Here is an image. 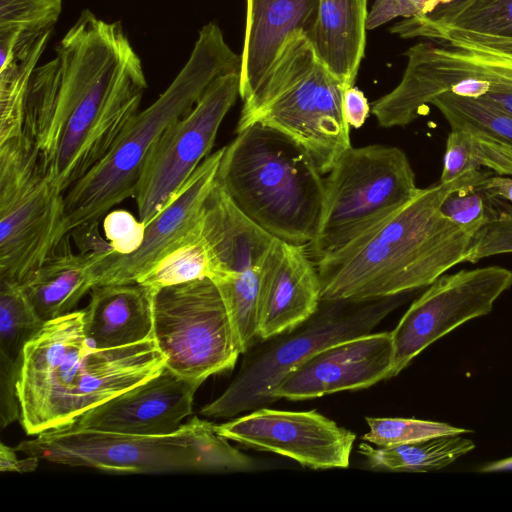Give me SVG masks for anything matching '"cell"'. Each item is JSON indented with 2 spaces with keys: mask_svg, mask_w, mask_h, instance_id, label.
<instances>
[{
  "mask_svg": "<svg viewBox=\"0 0 512 512\" xmlns=\"http://www.w3.org/2000/svg\"><path fill=\"white\" fill-rule=\"evenodd\" d=\"M403 295L367 301L321 300L308 320L245 352L234 379L200 413L228 419L272 404L276 401L273 393L287 374L330 345L372 333L400 305Z\"/></svg>",
  "mask_w": 512,
  "mask_h": 512,
  "instance_id": "cell-7",
  "label": "cell"
},
{
  "mask_svg": "<svg viewBox=\"0 0 512 512\" xmlns=\"http://www.w3.org/2000/svg\"><path fill=\"white\" fill-rule=\"evenodd\" d=\"M507 253H512V203L493 198L491 219L473 236L466 262Z\"/></svg>",
  "mask_w": 512,
  "mask_h": 512,
  "instance_id": "cell-34",
  "label": "cell"
},
{
  "mask_svg": "<svg viewBox=\"0 0 512 512\" xmlns=\"http://www.w3.org/2000/svg\"><path fill=\"white\" fill-rule=\"evenodd\" d=\"M474 447L470 439L446 435L390 447L375 448L362 442L358 452L374 470L428 472L450 465Z\"/></svg>",
  "mask_w": 512,
  "mask_h": 512,
  "instance_id": "cell-26",
  "label": "cell"
},
{
  "mask_svg": "<svg viewBox=\"0 0 512 512\" xmlns=\"http://www.w3.org/2000/svg\"><path fill=\"white\" fill-rule=\"evenodd\" d=\"M40 460L111 473L199 472L189 421L175 432L142 436L61 427L20 442L15 448Z\"/></svg>",
  "mask_w": 512,
  "mask_h": 512,
  "instance_id": "cell-13",
  "label": "cell"
},
{
  "mask_svg": "<svg viewBox=\"0 0 512 512\" xmlns=\"http://www.w3.org/2000/svg\"><path fill=\"white\" fill-rule=\"evenodd\" d=\"M240 96V72L217 77L195 105L173 122L149 150L135 193L146 226L176 197L209 155L219 127Z\"/></svg>",
  "mask_w": 512,
  "mask_h": 512,
  "instance_id": "cell-12",
  "label": "cell"
},
{
  "mask_svg": "<svg viewBox=\"0 0 512 512\" xmlns=\"http://www.w3.org/2000/svg\"><path fill=\"white\" fill-rule=\"evenodd\" d=\"M203 231L212 252L209 279L224 300L244 354L260 342V282L264 259L274 237L248 219L216 181L204 204Z\"/></svg>",
  "mask_w": 512,
  "mask_h": 512,
  "instance_id": "cell-11",
  "label": "cell"
},
{
  "mask_svg": "<svg viewBox=\"0 0 512 512\" xmlns=\"http://www.w3.org/2000/svg\"><path fill=\"white\" fill-rule=\"evenodd\" d=\"M468 174L420 188L392 216L317 262L321 299L367 301L405 294L466 262L473 236L446 218L440 205Z\"/></svg>",
  "mask_w": 512,
  "mask_h": 512,
  "instance_id": "cell-2",
  "label": "cell"
},
{
  "mask_svg": "<svg viewBox=\"0 0 512 512\" xmlns=\"http://www.w3.org/2000/svg\"><path fill=\"white\" fill-rule=\"evenodd\" d=\"M216 183L271 236L308 245L324 201V178L310 155L283 133L254 123L225 147Z\"/></svg>",
  "mask_w": 512,
  "mask_h": 512,
  "instance_id": "cell-5",
  "label": "cell"
},
{
  "mask_svg": "<svg viewBox=\"0 0 512 512\" xmlns=\"http://www.w3.org/2000/svg\"><path fill=\"white\" fill-rule=\"evenodd\" d=\"M69 236L21 284L44 323L72 312L80 299L96 286L100 263L115 253L112 249L74 253Z\"/></svg>",
  "mask_w": 512,
  "mask_h": 512,
  "instance_id": "cell-23",
  "label": "cell"
},
{
  "mask_svg": "<svg viewBox=\"0 0 512 512\" xmlns=\"http://www.w3.org/2000/svg\"><path fill=\"white\" fill-rule=\"evenodd\" d=\"M392 363L391 332L361 335L312 355L281 380L273 397L297 401L367 388L390 378Z\"/></svg>",
  "mask_w": 512,
  "mask_h": 512,
  "instance_id": "cell-16",
  "label": "cell"
},
{
  "mask_svg": "<svg viewBox=\"0 0 512 512\" xmlns=\"http://www.w3.org/2000/svg\"><path fill=\"white\" fill-rule=\"evenodd\" d=\"M434 105L450 128H466L488 136L512 149V115L479 99L444 93Z\"/></svg>",
  "mask_w": 512,
  "mask_h": 512,
  "instance_id": "cell-30",
  "label": "cell"
},
{
  "mask_svg": "<svg viewBox=\"0 0 512 512\" xmlns=\"http://www.w3.org/2000/svg\"><path fill=\"white\" fill-rule=\"evenodd\" d=\"M481 186L490 197L499 198L512 203L511 178L507 176L491 175L481 183Z\"/></svg>",
  "mask_w": 512,
  "mask_h": 512,
  "instance_id": "cell-40",
  "label": "cell"
},
{
  "mask_svg": "<svg viewBox=\"0 0 512 512\" xmlns=\"http://www.w3.org/2000/svg\"><path fill=\"white\" fill-rule=\"evenodd\" d=\"M420 188L406 153L372 144L350 147L324 178V201L314 239L306 245L316 264L386 220Z\"/></svg>",
  "mask_w": 512,
  "mask_h": 512,
  "instance_id": "cell-8",
  "label": "cell"
},
{
  "mask_svg": "<svg viewBox=\"0 0 512 512\" xmlns=\"http://www.w3.org/2000/svg\"><path fill=\"white\" fill-rule=\"evenodd\" d=\"M55 52L60 75L47 141L56 152L45 176L65 194L109 153L139 112L147 81L121 22L103 21L89 9Z\"/></svg>",
  "mask_w": 512,
  "mask_h": 512,
  "instance_id": "cell-1",
  "label": "cell"
},
{
  "mask_svg": "<svg viewBox=\"0 0 512 512\" xmlns=\"http://www.w3.org/2000/svg\"><path fill=\"white\" fill-rule=\"evenodd\" d=\"M105 239L118 255H129L141 246L146 224L127 210L109 211L103 218Z\"/></svg>",
  "mask_w": 512,
  "mask_h": 512,
  "instance_id": "cell-35",
  "label": "cell"
},
{
  "mask_svg": "<svg viewBox=\"0 0 512 512\" xmlns=\"http://www.w3.org/2000/svg\"><path fill=\"white\" fill-rule=\"evenodd\" d=\"M481 472H502V471H512V456L485 464L480 468Z\"/></svg>",
  "mask_w": 512,
  "mask_h": 512,
  "instance_id": "cell-42",
  "label": "cell"
},
{
  "mask_svg": "<svg viewBox=\"0 0 512 512\" xmlns=\"http://www.w3.org/2000/svg\"><path fill=\"white\" fill-rule=\"evenodd\" d=\"M66 235L64 194L33 144L25 136L0 144V281L22 284Z\"/></svg>",
  "mask_w": 512,
  "mask_h": 512,
  "instance_id": "cell-9",
  "label": "cell"
},
{
  "mask_svg": "<svg viewBox=\"0 0 512 512\" xmlns=\"http://www.w3.org/2000/svg\"><path fill=\"white\" fill-rule=\"evenodd\" d=\"M367 0H320L313 49L345 88L355 83L364 57L367 30Z\"/></svg>",
  "mask_w": 512,
  "mask_h": 512,
  "instance_id": "cell-24",
  "label": "cell"
},
{
  "mask_svg": "<svg viewBox=\"0 0 512 512\" xmlns=\"http://www.w3.org/2000/svg\"><path fill=\"white\" fill-rule=\"evenodd\" d=\"M37 457L27 456L24 459H19L16 455V450L12 449L5 444L0 445V471L1 472H32L39 463Z\"/></svg>",
  "mask_w": 512,
  "mask_h": 512,
  "instance_id": "cell-39",
  "label": "cell"
},
{
  "mask_svg": "<svg viewBox=\"0 0 512 512\" xmlns=\"http://www.w3.org/2000/svg\"><path fill=\"white\" fill-rule=\"evenodd\" d=\"M166 359L154 338L90 348L84 310L44 323L25 345L17 381L27 435L73 425L86 411L160 373Z\"/></svg>",
  "mask_w": 512,
  "mask_h": 512,
  "instance_id": "cell-3",
  "label": "cell"
},
{
  "mask_svg": "<svg viewBox=\"0 0 512 512\" xmlns=\"http://www.w3.org/2000/svg\"><path fill=\"white\" fill-rule=\"evenodd\" d=\"M201 384L165 366L157 375L86 411L73 425L142 436L171 434L191 415Z\"/></svg>",
  "mask_w": 512,
  "mask_h": 512,
  "instance_id": "cell-17",
  "label": "cell"
},
{
  "mask_svg": "<svg viewBox=\"0 0 512 512\" xmlns=\"http://www.w3.org/2000/svg\"><path fill=\"white\" fill-rule=\"evenodd\" d=\"M43 325L22 285L0 281V358L21 363L26 343Z\"/></svg>",
  "mask_w": 512,
  "mask_h": 512,
  "instance_id": "cell-29",
  "label": "cell"
},
{
  "mask_svg": "<svg viewBox=\"0 0 512 512\" xmlns=\"http://www.w3.org/2000/svg\"><path fill=\"white\" fill-rule=\"evenodd\" d=\"M468 47H472L475 49H479L482 51H486L501 57H504L508 60L512 61V45H499V46H473V45H464Z\"/></svg>",
  "mask_w": 512,
  "mask_h": 512,
  "instance_id": "cell-41",
  "label": "cell"
},
{
  "mask_svg": "<svg viewBox=\"0 0 512 512\" xmlns=\"http://www.w3.org/2000/svg\"><path fill=\"white\" fill-rule=\"evenodd\" d=\"M512 287V269L501 266L443 274L417 298L391 331L397 376L429 345L461 324L489 314L494 302Z\"/></svg>",
  "mask_w": 512,
  "mask_h": 512,
  "instance_id": "cell-14",
  "label": "cell"
},
{
  "mask_svg": "<svg viewBox=\"0 0 512 512\" xmlns=\"http://www.w3.org/2000/svg\"><path fill=\"white\" fill-rule=\"evenodd\" d=\"M480 169L500 176L512 175V149L473 130L451 128L439 182L449 183L466 172Z\"/></svg>",
  "mask_w": 512,
  "mask_h": 512,
  "instance_id": "cell-28",
  "label": "cell"
},
{
  "mask_svg": "<svg viewBox=\"0 0 512 512\" xmlns=\"http://www.w3.org/2000/svg\"><path fill=\"white\" fill-rule=\"evenodd\" d=\"M241 55L220 27L204 25L192 53L166 90L127 124L109 153L64 194L66 233L100 219L134 197L146 156L166 128L185 115L219 76L241 71Z\"/></svg>",
  "mask_w": 512,
  "mask_h": 512,
  "instance_id": "cell-4",
  "label": "cell"
},
{
  "mask_svg": "<svg viewBox=\"0 0 512 512\" xmlns=\"http://www.w3.org/2000/svg\"><path fill=\"white\" fill-rule=\"evenodd\" d=\"M370 112V105L364 93L357 87L345 89L343 95V114L350 127L360 128Z\"/></svg>",
  "mask_w": 512,
  "mask_h": 512,
  "instance_id": "cell-38",
  "label": "cell"
},
{
  "mask_svg": "<svg viewBox=\"0 0 512 512\" xmlns=\"http://www.w3.org/2000/svg\"><path fill=\"white\" fill-rule=\"evenodd\" d=\"M449 0H375L367 17V30L375 29L395 18H409L429 12Z\"/></svg>",
  "mask_w": 512,
  "mask_h": 512,
  "instance_id": "cell-36",
  "label": "cell"
},
{
  "mask_svg": "<svg viewBox=\"0 0 512 512\" xmlns=\"http://www.w3.org/2000/svg\"><path fill=\"white\" fill-rule=\"evenodd\" d=\"M345 86L297 33L254 91L243 100L236 132L260 123L288 136L327 174L348 148L350 126L343 114Z\"/></svg>",
  "mask_w": 512,
  "mask_h": 512,
  "instance_id": "cell-6",
  "label": "cell"
},
{
  "mask_svg": "<svg viewBox=\"0 0 512 512\" xmlns=\"http://www.w3.org/2000/svg\"><path fill=\"white\" fill-rule=\"evenodd\" d=\"M84 310L90 348L110 349L153 338V292L139 283L98 285Z\"/></svg>",
  "mask_w": 512,
  "mask_h": 512,
  "instance_id": "cell-22",
  "label": "cell"
},
{
  "mask_svg": "<svg viewBox=\"0 0 512 512\" xmlns=\"http://www.w3.org/2000/svg\"><path fill=\"white\" fill-rule=\"evenodd\" d=\"M215 431L253 449L276 453L311 469L347 468L356 435L316 410L258 408Z\"/></svg>",
  "mask_w": 512,
  "mask_h": 512,
  "instance_id": "cell-15",
  "label": "cell"
},
{
  "mask_svg": "<svg viewBox=\"0 0 512 512\" xmlns=\"http://www.w3.org/2000/svg\"><path fill=\"white\" fill-rule=\"evenodd\" d=\"M320 0H247L241 54L240 97L246 99L272 67L290 37L310 39Z\"/></svg>",
  "mask_w": 512,
  "mask_h": 512,
  "instance_id": "cell-21",
  "label": "cell"
},
{
  "mask_svg": "<svg viewBox=\"0 0 512 512\" xmlns=\"http://www.w3.org/2000/svg\"><path fill=\"white\" fill-rule=\"evenodd\" d=\"M369 430L362 439L377 447H390L413 443L446 435L471 433V430L452 426L443 422L414 418H365Z\"/></svg>",
  "mask_w": 512,
  "mask_h": 512,
  "instance_id": "cell-32",
  "label": "cell"
},
{
  "mask_svg": "<svg viewBox=\"0 0 512 512\" xmlns=\"http://www.w3.org/2000/svg\"><path fill=\"white\" fill-rule=\"evenodd\" d=\"M61 11L62 0H0V33L53 29Z\"/></svg>",
  "mask_w": 512,
  "mask_h": 512,
  "instance_id": "cell-33",
  "label": "cell"
},
{
  "mask_svg": "<svg viewBox=\"0 0 512 512\" xmlns=\"http://www.w3.org/2000/svg\"><path fill=\"white\" fill-rule=\"evenodd\" d=\"M153 338L167 368L200 383L231 370L241 354L224 300L209 278L153 294Z\"/></svg>",
  "mask_w": 512,
  "mask_h": 512,
  "instance_id": "cell-10",
  "label": "cell"
},
{
  "mask_svg": "<svg viewBox=\"0 0 512 512\" xmlns=\"http://www.w3.org/2000/svg\"><path fill=\"white\" fill-rule=\"evenodd\" d=\"M321 282L306 246L273 238L260 282L258 335L266 340L308 320L321 303Z\"/></svg>",
  "mask_w": 512,
  "mask_h": 512,
  "instance_id": "cell-19",
  "label": "cell"
},
{
  "mask_svg": "<svg viewBox=\"0 0 512 512\" xmlns=\"http://www.w3.org/2000/svg\"><path fill=\"white\" fill-rule=\"evenodd\" d=\"M212 252L203 231V213L198 224L175 243L136 283L158 290L210 278Z\"/></svg>",
  "mask_w": 512,
  "mask_h": 512,
  "instance_id": "cell-27",
  "label": "cell"
},
{
  "mask_svg": "<svg viewBox=\"0 0 512 512\" xmlns=\"http://www.w3.org/2000/svg\"><path fill=\"white\" fill-rule=\"evenodd\" d=\"M390 32L443 44L512 45V0H449L404 18Z\"/></svg>",
  "mask_w": 512,
  "mask_h": 512,
  "instance_id": "cell-20",
  "label": "cell"
},
{
  "mask_svg": "<svg viewBox=\"0 0 512 512\" xmlns=\"http://www.w3.org/2000/svg\"><path fill=\"white\" fill-rule=\"evenodd\" d=\"M493 175L487 169L470 171L466 180L451 190L440 205L442 214L468 234L474 236L490 219L493 198L481 183Z\"/></svg>",
  "mask_w": 512,
  "mask_h": 512,
  "instance_id": "cell-31",
  "label": "cell"
},
{
  "mask_svg": "<svg viewBox=\"0 0 512 512\" xmlns=\"http://www.w3.org/2000/svg\"><path fill=\"white\" fill-rule=\"evenodd\" d=\"M223 148L209 154L176 197L147 226L144 240L129 255L112 253L100 263L96 286L136 283L175 243L200 221L212 191Z\"/></svg>",
  "mask_w": 512,
  "mask_h": 512,
  "instance_id": "cell-18",
  "label": "cell"
},
{
  "mask_svg": "<svg viewBox=\"0 0 512 512\" xmlns=\"http://www.w3.org/2000/svg\"><path fill=\"white\" fill-rule=\"evenodd\" d=\"M52 30L22 33L12 56L0 67V144L25 136L29 84Z\"/></svg>",
  "mask_w": 512,
  "mask_h": 512,
  "instance_id": "cell-25",
  "label": "cell"
},
{
  "mask_svg": "<svg viewBox=\"0 0 512 512\" xmlns=\"http://www.w3.org/2000/svg\"><path fill=\"white\" fill-rule=\"evenodd\" d=\"M21 363L0 358V426L5 428L20 418L17 381Z\"/></svg>",
  "mask_w": 512,
  "mask_h": 512,
  "instance_id": "cell-37",
  "label": "cell"
}]
</instances>
